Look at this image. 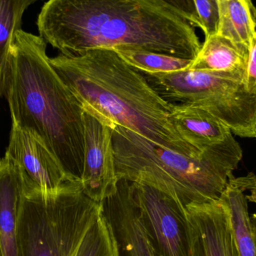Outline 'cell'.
Segmentation results:
<instances>
[{
  "mask_svg": "<svg viewBox=\"0 0 256 256\" xmlns=\"http://www.w3.org/2000/svg\"><path fill=\"white\" fill-rule=\"evenodd\" d=\"M194 0H50L39 36L66 57L91 50L142 51L195 60L202 44Z\"/></svg>",
  "mask_w": 256,
  "mask_h": 256,
  "instance_id": "obj_1",
  "label": "cell"
},
{
  "mask_svg": "<svg viewBox=\"0 0 256 256\" xmlns=\"http://www.w3.org/2000/svg\"><path fill=\"white\" fill-rule=\"evenodd\" d=\"M12 123L34 134L66 174L80 180L85 152L84 109L50 63L46 43L20 30L10 47L3 94Z\"/></svg>",
  "mask_w": 256,
  "mask_h": 256,
  "instance_id": "obj_2",
  "label": "cell"
},
{
  "mask_svg": "<svg viewBox=\"0 0 256 256\" xmlns=\"http://www.w3.org/2000/svg\"><path fill=\"white\" fill-rule=\"evenodd\" d=\"M50 63L84 111L112 127L122 126L154 144L184 154L198 150L185 142L170 120L172 104L115 51L96 49L76 57L58 54Z\"/></svg>",
  "mask_w": 256,
  "mask_h": 256,
  "instance_id": "obj_3",
  "label": "cell"
},
{
  "mask_svg": "<svg viewBox=\"0 0 256 256\" xmlns=\"http://www.w3.org/2000/svg\"><path fill=\"white\" fill-rule=\"evenodd\" d=\"M112 144L118 181L153 188L182 207L219 201L243 156L234 138L188 155L120 126L114 127Z\"/></svg>",
  "mask_w": 256,
  "mask_h": 256,
  "instance_id": "obj_4",
  "label": "cell"
},
{
  "mask_svg": "<svg viewBox=\"0 0 256 256\" xmlns=\"http://www.w3.org/2000/svg\"><path fill=\"white\" fill-rule=\"evenodd\" d=\"M102 211V204L85 195L80 180L44 190L24 172L18 223L21 256H74Z\"/></svg>",
  "mask_w": 256,
  "mask_h": 256,
  "instance_id": "obj_5",
  "label": "cell"
},
{
  "mask_svg": "<svg viewBox=\"0 0 256 256\" xmlns=\"http://www.w3.org/2000/svg\"><path fill=\"white\" fill-rule=\"evenodd\" d=\"M142 74L168 103L201 107L216 116L234 135L256 138V93L248 90L244 83L190 69Z\"/></svg>",
  "mask_w": 256,
  "mask_h": 256,
  "instance_id": "obj_6",
  "label": "cell"
},
{
  "mask_svg": "<svg viewBox=\"0 0 256 256\" xmlns=\"http://www.w3.org/2000/svg\"><path fill=\"white\" fill-rule=\"evenodd\" d=\"M130 184L158 256H190L185 207L153 188Z\"/></svg>",
  "mask_w": 256,
  "mask_h": 256,
  "instance_id": "obj_7",
  "label": "cell"
},
{
  "mask_svg": "<svg viewBox=\"0 0 256 256\" xmlns=\"http://www.w3.org/2000/svg\"><path fill=\"white\" fill-rule=\"evenodd\" d=\"M84 120L85 152L81 186L86 196L102 204L118 189L112 144L114 128L86 111Z\"/></svg>",
  "mask_w": 256,
  "mask_h": 256,
  "instance_id": "obj_8",
  "label": "cell"
},
{
  "mask_svg": "<svg viewBox=\"0 0 256 256\" xmlns=\"http://www.w3.org/2000/svg\"><path fill=\"white\" fill-rule=\"evenodd\" d=\"M190 256H240L220 200L185 207Z\"/></svg>",
  "mask_w": 256,
  "mask_h": 256,
  "instance_id": "obj_9",
  "label": "cell"
},
{
  "mask_svg": "<svg viewBox=\"0 0 256 256\" xmlns=\"http://www.w3.org/2000/svg\"><path fill=\"white\" fill-rule=\"evenodd\" d=\"M102 205L112 226L118 256H158L136 204L130 183L120 180L117 192Z\"/></svg>",
  "mask_w": 256,
  "mask_h": 256,
  "instance_id": "obj_10",
  "label": "cell"
},
{
  "mask_svg": "<svg viewBox=\"0 0 256 256\" xmlns=\"http://www.w3.org/2000/svg\"><path fill=\"white\" fill-rule=\"evenodd\" d=\"M6 154L21 167L33 185L44 190H55L68 182L78 180L66 174L36 135L14 123H12Z\"/></svg>",
  "mask_w": 256,
  "mask_h": 256,
  "instance_id": "obj_11",
  "label": "cell"
},
{
  "mask_svg": "<svg viewBox=\"0 0 256 256\" xmlns=\"http://www.w3.org/2000/svg\"><path fill=\"white\" fill-rule=\"evenodd\" d=\"M256 175L232 177L220 200L230 216L232 231L240 256H256V211H250V190Z\"/></svg>",
  "mask_w": 256,
  "mask_h": 256,
  "instance_id": "obj_12",
  "label": "cell"
},
{
  "mask_svg": "<svg viewBox=\"0 0 256 256\" xmlns=\"http://www.w3.org/2000/svg\"><path fill=\"white\" fill-rule=\"evenodd\" d=\"M24 171L8 155L0 159V244L4 256H21L18 223Z\"/></svg>",
  "mask_w": 256,
  "mask_h": 256,
  "instance_id": "obj_13",
  "label": "cell"
},
{
  "mask_svg": "<svg viewBox=\"0 0 256 256\" xmlns=\"http://www.w3.org/2000/svg\"><path fill=\"white\" fill-rule=\"evenodd\" d=\"M170 120L180 138L200 150L234 139L230 128L207 110L192 105H173Z\"/></svg>",
  "mask_w": 256,
  "mask_h": 256,
  "instance_id": "obj_14",
  "label": "cell"
},
{
  "mask_svg": "<svg viewBox=\"0 0 256 256\" xmlns=\"http://www.w3.org/2000/svg\"><path fill=\"white\" fill-rule=\"evenodd\" d=\"M249 48L220 35L206 38L190 70L206 71L245 84Z\"/></svg>",
  "mask_w": 256,
  "mask_h": 256,
  "instance_id": "obj_15",
  "label": "cell"
},
{
  "mask_svg": "<svg viewBox=\"0 0 256 256\" xmlns=\"http://www.w3.org/2000/svg\"><path fill=\"white\" fill-rule=\"evenodd\" d=\"M220 23L218 34L250 48L256 32L255 12L250 0H218Z\"/></svg>",
  "mask_w": 256,
  "mask_h": 256,
  "instance_id": "obj_16",
  "label": "cell"
},
{
  "mask_svg": "<svg viewBox=\"0 0 256 256\" xmlns=\"http://www.w3.org/2000/svg\"><path fill=\"white\" fill-rule=\"evenodd\" d=\"M34 0H0V99L2 97L4 73L15 35L22 30L24 12Z\"/></svg>",
  "mask_w": 256,
  "mask_h": 256,
  "instance_id": "obj_17",
  "label": "cell"
},
{
  "mask_svg": "<svg viewBox=\"0 0 256 256\" xmlns=\"http://www.w3.org/2000/svg\"><path fill=\"white\" fill-rule=\"evenodd\" d=\"M128 65L142 73L166 74L186 70L192 60L149 51H116Z\"/></svg>",
  "mask_w": 256,
  "mask_h": 256,
  "instance_id": "obj_18",
  "label": "cell"
},
{
  "mask_svg": "<svg viewBox=\"0 0 256 256\" xmlns=\"http://www.w3.org/2000/svg\"><path fill=\"white\" fill-rule=\"evenodd\" d=\"M74 256H118L112 226L103 211L86 234Z\"/></svg>",
  "mask_w": 256,
  "mask_h": 256,
  "instance_id": "obj_19",
  "label": "cell"
},
{
  "mask_svg": "<svg viewBox=\"0 0 256 256\" xmlns=\"http://www.w3.org/2000/svg\"><path fill=\"white\" fill-rule=\"evenodd\" d=\"M219 23L218 0H194L192 25L201 29L206 39L218 34Z\"/></svg>",
  "mask_w": 256,
  "mask_h": 256,
  "instance_id": "obj_20",
  "label": "cell"
},
{
  "mask_svg": "<svg viewBox=\"0 0 256 256\" xmlns=\"http://www.w3.org/2000/svg\"><path fill=\"white\" fill-rule=\"evenodd\" d=\"M245 85L248 90L256 93V32L250 45Z\"/></svg>",
  "mask_w": 256,
  "mask_h": 256,
  "instance_id": "obj_21",
  "label": "cell"
},
{
  "mask_svg": "<svg viewBox=\"0 0 256 256\" xmlns=\"http://www.w3.org/2000/svg\"><path fill=\"white\" fill-rule=\"evenodd\" d=\"M0 256H4V255H3L2 249L1 244H0Z\"/></svg>",
  "mask_w": 256,
  "mask_h": 256,
  "instance_id": "obj_22",
  "label": "cell"
},
{
  "mask_svg": "<svg viewBox=\"0 0 256 256\" xmlns=\"http://www.w3.org/2000/svg\"><path fill=\"white\" fill-rule=\"evenodd\" d=\"M255 19H256V10L255 12Z\"/></svg>",
  "mask_w": 256,
  "mask_h": 256,
  "instance_id": "obj_23",
  "label": "cell"
},
{
  "mask_svg": "<svg viewBox=\"0 0 256 256\" xmlns=\"http://www.w3.org/2000/svg\"></svg>",
  "mask_w": 256,
  "mask_h": 256,
  "instance_id": "obj_24",
  "label": "cell"
}]
</instances>
